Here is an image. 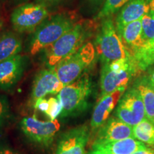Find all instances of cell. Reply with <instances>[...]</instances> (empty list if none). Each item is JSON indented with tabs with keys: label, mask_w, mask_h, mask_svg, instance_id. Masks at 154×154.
I'll return each instance as SVG.
<instances>
[{
	"label": "cell",
	"mask_w": 154,
	"mask_h": 154,
	"mask_svg": "<svg viewBox=\"0 0 154 154\" xmlns=\"http://www.w3.org/2000/svg\"><path fill=\"white\" fill-rule=\"evenodd\" d=\"M95 48L102 64L133 57L119 35L111 17L103 19L96 38Z\"/></svg>",
	"instance_id": "cell-1"
},
{
	"label": "cell",
	"mask_w": 154,
	"mask_h": 154,
	"mask_svg": "<svg viewBox=\"0 0 154 154\" xmlns=\"http://www.w3.org/2000/svg\"><path fill=\"white\" fill-rule=\"evenodd\" d=\"M76 17L68 13H61L44 22L34 32L29 44V52L35 55L47 49L72 29L76 24Z\"/></svg>",
	"instance_id": "cell-2"
},
{
	"label": "cell",
	"mask_w": 154,
	"mask_h": 154,
	"mask_svg": "<svg viewBox=\"0 0 154 154\" xmlns=\"http://www.w3.org/2000/svg\"><path fill=\"white\" fill-rule=\"evenodd\" d=\"M91 26L86 22H76L72 29L63 34L46 52L48 68H54L61 60L74 53L86 43L89 37Z\"/></svg>",
	"instance_id": "cell-3"
},
{
	"label": "cell",
	"mask_w": 154,
	"mask_h": 154,
	"mask_svg": "<svg viewBox=\"0 0 154 154\" xmlns=\"http://www.w3.org/2000/svg\"><path fill=\"white\" fill-rule=\"evenodd\" d=\"M91 92L92 82L87 73L65 86L57 95L63 108L61 116H76L84 113L88 107Z\"/></svg>",
	"instance_id": "cell-4"
},
{
	"label": "cell",
	"mask_w": 154,
	"mask_h": 154,
	"mask_svg": "<svg viewBox=\"0 0 154 154\" xmlns=\"http://www.w3.org/2000/svg\"><path fill=\"white\" fill-rule=\"evenodd\" d=\"M96 54L95 46L87 42L58 63L54 69L63 85H69L86 73L95 61Z\"/></svg>",
	"instance_id": "cell-5"
},
{
	"label": "cell",
	"mask_w": 154,
	"mask_h": 154,
	"mask_svg": "<svg viewBox=\"0 0 154 154\" xmlns=\"http://www.w3.org/2000/svg\"><path fill=\"white\" fill-rule=\"evenodd\" d=\"M47 7L36 2L25 3L13 10L11 22L18 33L35 32L49 17Z\"/></svg>",
	"instance_id": "cell-6"
},
{
	"label": "cell",
	"mask_w": 154,
	"mask_h": 154,
	"mask_svg": "<svg viewBox=\"0 0 154 154\" xmlns=\"http://www.w3.org/2000/svg\"><path fill=\"white\" fill-rule=\"evenodd\" d=\"M20 127L23 134L28 139L38 145L47 147L52 143L60 129L61 124L54 121H42L35 116H26L21 121Z\"/></svg>",
	"instance_id": "cell-7"
},
{
	"label": "cell",
	"mask_w": 154,
	"mask_h": 154,
	"mask_svg": "<svg viewBox=\"0 0 154 154\" xmlns=\"http://www.w3.org/2000/svg\"><path fill=\"white\" fill-rule=\"evenodd\" d=\"M115 116L134 127L146 118L141 96L135 86L124 92L115 111Z\"/></svg>",
	"instance_id": "cell-8"
},
{
	"label": "cell",
	"mask_w": 154,
	"mask_h": 154,
	"mask_svg": "<svg viewBox=\"0 0 154 154\" xmlns=\"http://www.w3.org/2000/svg\"><path fill=\"white\" fill-rule=\"evenodd\" d=\"M88 138V126L83 125L72 128L60 136L54 154H86Z\"/></svg>",
	"instance_id": "cell-9"
},
{
	"label": "cell",
	"mask_w": 154,
	"mask_h": 154,
	"mask_svg": "<svg viewBox=\"0 0 154 154\" xmlns=\"http://www.w3.org/2000/svg\"><path fill=\"white\" fill-rule=\"evenodd\" d=\"M64 86L59 80L54 68L43 69L36 75L32 86L31 102L44 98L48 94H58Z\"/></svg>",
	"instance_id": "cell-10"
},
{
	"label": "cell",
	"mask_w": 154,
	"mask_h": 154,
	"mask_svg": "<svg viewBox=\"0 0 154 154\" xmlns=\"http://www.w3.org/2000/svg\"><path fill=\"white\" fill-rule=\"evenodd\" d=\"M138 73L139 72L136 69L116 72L109 68L106 63L102 64L100 76L101 96L111 94L121 88L126 89L131 79Z\"/></svg>",
	"instance_id": "cell-11"
},
{
	"label": "cell",
	"mask_w": 154,
	"mask_h": 154,
	"mask_svg": "<svg viewBox=\"0 0 154 154\" xmlns=\"http://www.w3.org/2000/svg\"><path fill=\"white\" fill-rule=\"evenodd\" d=\"M27 63V58L20 54L0 62V89L13 87L22 78Z\"/></svg>",
	"instance_id": "cell-12"
},
{
	"label": "cell",
	"mask_w": 154,
	"mask_h": 154,
	"mask_svg": "<svg viewBox=\"0 0 154 154\" xmlns=\"http://www.w3.org/2000/svg\"><path fill=\"white\" fill-rule=\"evenodd\" d=\"M146 147L143 143L134 138L114 141H94L88 154H132Z\"/></svg>",
	"instance_id": "cell-13"
},
{
	"label": "cell",
	"mask_w": 154,
	"mask_h": 154,
	"mask_svg": "<svg viewBox=\"0 0 154 154\" xmlns=\"http://www.w3.org/2000/svg\"><path fill=\"white\" fill-rule=\"evenodd\" d=\"M128 138H134L133 127L117 117L111 116L99 128L95 141H114Z\"/></svg>",
	"instance_id": "cell-14"
},
{
	"label": "cell",
	"mask_w": 154,
	"mask_h": 154,
	"mask_svg": "<svg viewBox=\"0 0 154 154\" xmlns=\"http://www.w3.org/2000/svg\"><path fill=\"white\" fill-rule=\"evenodd\" d=\"M125 91L126 89L124 88H121L100 97L92 114L91 121L92 129H98L107 121L109 115L118 104Z\"/></svg>",
	"instance_id": "cell-15"
},
{
	"label": "cell",
	"mask_w": 154,
	"mask_h": 154,
	"mask_svg": "<svg viewBox=\"0 0 154 154\" xmlns=\"http://www.w3.org/2000/svg\"><path fill=\"white\" fill-rule=\"evenodd\" d=\"M147 13L149 7L146 0H131L119 10L116 19V28L119 30L127 24L140 20Z\"/></svg>",
	"instance_id": "cell-16"
},
{
	"label": "cell",
	"mask_w": 154,
	"mask_h": 154,
	"mask_svg": "<svg viewBox=\"0 0 154 154\" xmlns=\"http://www.w3.org/2000/svg\"><path fill=\"white\" fill-rule=\"evenodd\" d=\"M117 31L125 45L131 50L132 54L146 44L143 36L141 19L127 24Z\"/></svg>",
	"instance_id": "cell-17"
},
{
	"label": "cell",
	"mask_w": 154,
	"mask_h": 154,
	"mask_svg": "<svg viewBox=\"0 0 154 154\" xmlns=\"http://www.w3.org/2000/svg\"><path fill=\"white\" fill-rule=\"evenodd\" d=\"M138 89L143 99L146 117L154 124V85L148 76L136 81L134 86Z\"/></svg>",
	"instance_id": "cell-18"
},
{
	"label": "cell",
	"mask_w": 154,
	"mask_h": 154,
	"mask_svg": "<svg viewBox=\"0 0 154 154\" xmlns=\"http://www.w3.org/2000/svg\"><path fill=\"white\" fill-rule=\"evenodd\" d=\"M22 50V40L20 36L11 32L0 36V62L20 54Z\"/></svg>",
	"instance_id": "cell-19"
},
{
	"label": "cell",
	"mask_w": 154,
	"mask_h": 154,
	"mask_svg": "<svg viewBox=\"0 0 154 154\" xmlns=\"http://www.w3.org/2000/svg\"><path fill=\"white\" fill-rule=\"evenodd\" d=\"M139 72H143L154 64V40L147 42L133 54Z\"/></svg>",
	"instance_id": "cell-20"
},
{
	"label": "cell",
	"mask_w": 154,
	"mask_h": 154,
	"mask_svg": "<svg viewBox=\"0 0 154 154\" xmlns=\"http://www.w3.org/2000/svg\"><path fill=\"white\" fill-rule=\"evenodd\" d=\"M133 135L142 143L154 146V124L146 117L133 127Z\"/></svg>",
	"instance_id": "cell-21"
},
{
	"label": "cell",
	"mask_w": 154,
	"mask_h": 154,
	"mask_svg": "<svg viewBox=\"0 0 154 154\" xmlns=\"http://www.w3.org/2000/svg\"><path fill=\"white\" fill-rule=\"evenodd\" d=\"M131 0H106L104 5L96 16L97 19H103L111 17L118 12L124 6Z\"/></svg>",
	"instance_id": "cell-22"
},
{
	"label": "cell",
	"mask_w": 154,
	"mask_h": 154,
	"mask_svg": "<svg viewBox=\"0 0 154 154\" xmlns=\"http://www.w3.org/2000/svg\"><path fill=\"white\" fill-rule=\"evenodd\" d=\"M143 36L146 43L154 40V17L147 13L141 19Z\"/></svg>",
	"instance_id": "cell-23"
},
{
	"label": "cell",
	"mask_w": 154,
	"mask_h": 154,
	"mask_svg": "<svg viewBox=\"0 0 154 154\" xmlns=\"http://www.w3.org/2000/svg\"><path fill=\"white\" fill-rule=\"evenodd\" d=\"M49 101V107L45 114L49 117L51 121H54L59 115L61 114L63 108L59 99L55 97H51L48 99Z\"/></svg>",
	"instance_id": "cell-24"
},
{
	"label": "cell",
	"mask_w": 154,
	"mask_h": 154,
	"mask_svg": "<svg viewBox=\"0 0 154 154\" xmlns=\"http://www.w3.org/2000/svg\"><path fill=\"white\" fill-rule=\"evenodd\" d=\"M9 103L7 97L0 94V131L9 116Z\"/></svg>",
	"instance_id": "cell-25"
},
{
	"label": "cell",
	"mask_w": 154,
	"mask_h": 154,
	"mask_svg": "<svg viewBox=\"0 0 154 154\" xmlns=\"http://www.w3.org/2000/svg\"><path fill=\"white\" fill-rule=\"evenodd\" d=\"M63 1L64 0H35V2L49 8V7H54V6H57Z\"/></svg>",
	"instance_id": "cell-26"
},
{
	"label": "cell",
	"mask_w": 154,
	"mask_h": 154,
	"mask_svg": "<svg viewBox=\"0 0 154 154\" xmlns=\"http://www.w3.org/2000/svg\"><path fill=\"white\" fill-rule=\"evenodd\" d=\"M0 154H20L7 144L0 143Z\"/></svg>",
	"instance_id": "cell-27"
},
{
	"label": "cell",
	"mask_w": 154,
	"mask_h": 154,
	"mask_svg": "<svg viewBox=\"0 0 154 154\" xmlns=\"http://www.w3.org/2000/svg\"><path fill=\"white\" fill-rule=\"evenodd\" d=\"M154 153V150L150 148H144V149H141L138 150V151H135L134 153L132 154H153Z\"/></svg>",
	"instance_id": "cell-28"
},
{
	"label": "cell",
	"mask_w": 154,
	"mask_h": 154,
	"mask_svg": "<svg viewBox=\"0 0 154 154\" xmlns=\"http://www.w3.org/2000/svg\"><path fill=\"white\" fill-rule=\"evenodd\" d=\"M148 7H149V12L154 17V0H146Z\"/></svg>",
	"instance_id": "cell-29"
},
{
	"label": "cell",
	"mask_w": 154,
	"mask_h": 154,
	"mask_svg": "<svg viewBox=\"0 0 154 154\" xmlns=\"http://www.w3.org/2000/svg\"><path fill=\"white\" fill-rule=\"evenodd\" d=\"M87 1L89 2L90 3L96 4V3H99V2H101L102 0H87Z\"/></svg>",
	"instance_id": "cell-30"
},
{
	"label": "cell",
	"mask_w": 154,
	"mask_h": 154,
	"mask_svg": "<svg viewBox=\"0 0 154 154\" xmlns=\"http://www.w3.org/2000/svg\"><path fill=\"white\" fill-rule=\"evenodd\" d=\"M2 24H3V22H2V20L1 17H0V29H1L2 26Z\"/></svg>",
	"instance_id": "cell-31"
},
{
	"label": "cell",
	"mask_w": 154,
	"mask_h": 154,
	"mask_svg": "<svg viewBox=\"0 0 154 154\" xmlns=\"http://www.w3.org/2000/svg\"><path fill=\"white\" fill-rule=\"evenodd\" d=\"M151 76H152V79L154 80V71L151 72Z\"/></svg>",
	"instance_id": "cell-32"
},
{
	"label": "cell",
	"mask_w": 154,
	"mask_h": 154,
	"mask_svg": "<svg viewBox=\"0 0 154 154\" xmlns=\"http://www.w3.org/2000/svg\"><path fill=\"white\" fill-rule=\"evenodd\" d=\"M17 1L20 2H26V1H27V0H17Z\"/></svg>",
	"instance_id": "cell-33"
},
{
	"label": "cell",
	"mask_w": 154,
	"mask_h": 154,
	"mask_svg": "<svg viewBox=\"0 0 154 154\" xmlns=\"http://www.w3.org/2000/svg\"><path fill=\"white\" fill-rule=\"evenodd\" d=\"M153 154H154V153H153Z\"/></svg>",
	"instance_id": "cell-34"
}]
</instances>
